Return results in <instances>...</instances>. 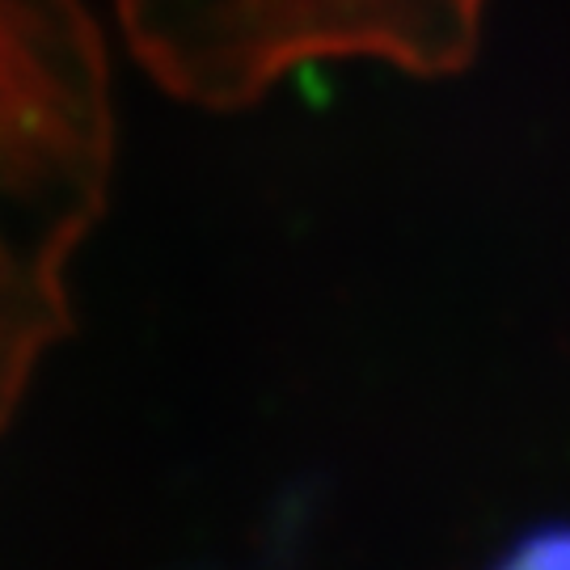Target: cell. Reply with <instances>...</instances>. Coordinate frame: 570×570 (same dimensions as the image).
<instances>
[{"label":"cell","mask_w":570,"mask_h":570,"mask_svg":"<svg viewBox=\"0 0 570 570\" xmlns=\"http://www.w3.org/2000/svg\"><path fill=\"white\" fill-rule=\"evenodd\" d=\"M115 174L110 63L81 0H0V431L68 334V263Z\"/></svg>","instance_id":"6da1fadb"},{"label":"cell","mask_w":570,"mask_h":570,"mask_svg":"<svg viewBox=\"0 0 570 570\" xmlns=\"http://www.w3.org/2000/svg\"><path fill=\"white\" fill-rule=\"evenodd\" d=\"M482 9L487 0H119V26L165 94L245 110L322 60L456 77L478 56Z\"/></svg>","instance_id":"7a4b0ae2"},{"label":"cell","mask_w":570,"mask_h":570,"mask_svg":"<svg viewBox=\"0 0 570 570\" xmlns=\"http://www.w3.org/2000/svg\"><path fill=\"white\" fill-rule=\"evenodd\" d=\"M499 567H524V570H546V567H570V520H550V524H532L524 529L508 550L494 558Z\"/></svg>","instance_id":"3957f363"}]
</instances>
